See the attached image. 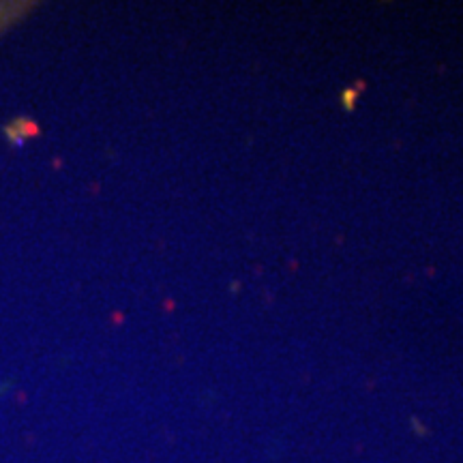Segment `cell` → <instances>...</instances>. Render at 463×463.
<instances>
[{"instance_id":"cell-1","label":"cell","mask_w":463,"mask_h":463,"mask_svg":"<svg viewBox=\"0 0 463 463\" xmlns=\"http://www.w3.org/2000/svg\"><path fill=\"white\" fill-rule=\"evenodd\" d=\"M31 7V5L22 3H0V33H5L14 24L15 20H20V15Z\"/></svg>"}]
</instances>
